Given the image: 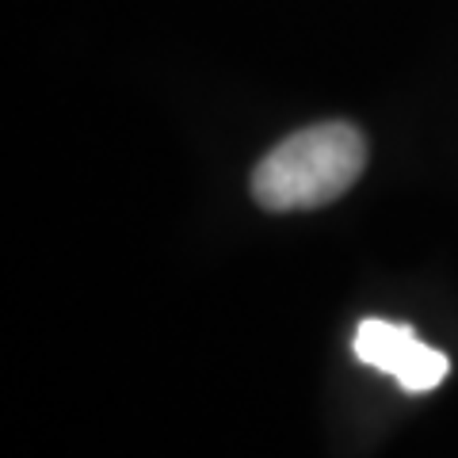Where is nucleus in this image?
Listing matches in <instances>:
<instances>
[{
  "label": "nucleus",
  "mask_w": 458,
  "mask_h": 458,
  "mask_svg": "<svg viewBox=\"0 0 458 458\" xmlns=\"http://www.w3.org/2000/svg\"><path fill=\"white\" fill-rule=\"evenodd\" d=\"M367 168V138L352 123H313L283 138L252 168V199L264 210H318L336 203Z\"/></svg>",
  "instance_id": "nucleus-1"
},
{
  "label": "nucleus",
  "mask_w": 458,
  "mask_h": 458,
  "mask_svg": "<svg viewBox=\"0 0 458 458\" xmlns=\"http://www.w3.org/2000/svg\"><path fill=\"white\" fill-rule=\"evenodd\" d=\"M355 360L394 375L405 394H428L447 378V355L432 344H424L409 325L382 321V318H363L352 336Z\"/></svg>",
  "instance_id": "nucleus-2"
}]
</instances>
